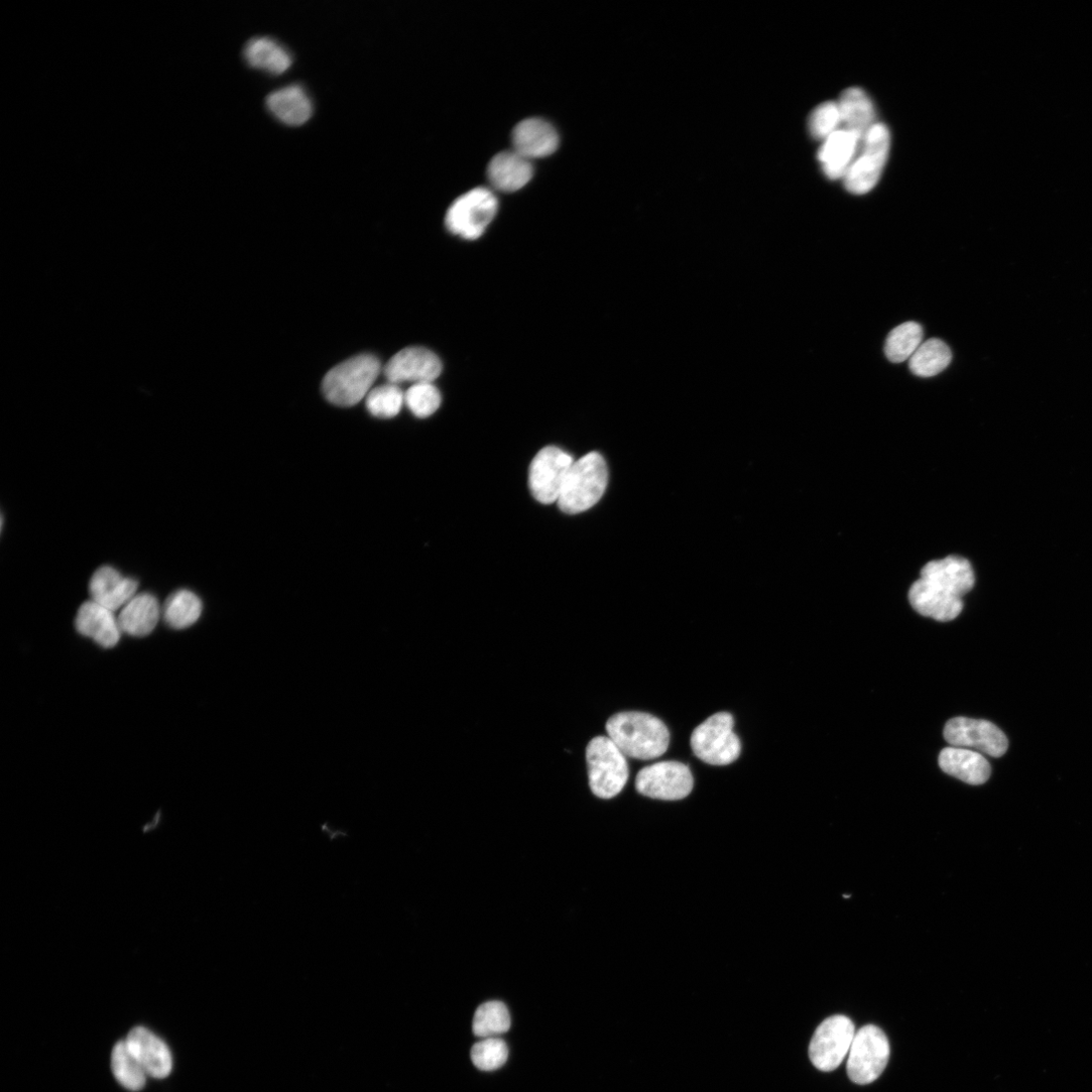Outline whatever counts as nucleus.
<instances>
[{
    "instance_id": "f257e3e1",
    "label": "nucleus",
    "mask_w": 1092,
    "mask_h": 1092,
    "mask_svg": "<svg viewBox=\"0 0 1092 1092\" xmlns=\"http://www.w3.org/2000/svg\"><path fill=\"white\" fill-rule=\"evenodd\" d=\"M975 584L970 563L960 557H948L927 564L921 579L909 589L913 608L923 616L947 622L963 610L962 598Z\"/></svg>"
},
{
    "instance_id": "f03ea898",
    "label": "nucleus",
    "mask_w": 1092,
    "mask_h": 1092,
    "mask_svg": "<svg viewBox=\"0 0 1092 1092\" xmlns=\"http://www.w3.org/2000/svg\"><path fill=\"white\" fill-rule=\"evenodd\" d=\"M606 732L625 757L640 761L661 757L670 745V733L664 723L644 712L613 715L606 723Z\"/></svg>"
},
{
    "instance_id": "7ed1b4c3",
    "label": "nucleus",
    "mask_w": 1092,
    "mask_h": 1092,
    "mask_svg": "<svg viewBox=\"0 0 1092 1092\" xmlns=\"http://www.w3.org/2000/svg\"><path fill=\"white\" fill-rule=\"evenodd\" d=\"M381 370V362L373 354L351 357L326 375L322 384L323 394L335 406L352 407L368 397Z\"/></svg>"
},
{
    "instance_id": "20e7f679",
    "label": "nucleus",
    "mask_w": 1092,
    "mask_h": 1092,
    "mask_svg": "<svg viewBox=\"0 0 1092 1092\" xmlns=\"http://www.w3.org/2000/svg\"><path fill=\"white\" fill-rule=\"evenodd\" d=\"M608 485V469L604 458L590 453L572 465L558 505L569 515L594 507L603 497Z\"/></svg>"
},
{
    "instance_id": "39448f33",
    "label": "nucleus",
    "mask_w": 1092,
    "mask_h": 1092,
    "mask_svg": "<svg viewBox=\"0 0 1092 1092\" xmlns=\"http://www.w3.org/2000/svg\"><path fill=\"white\" fill-rule=\"evenodd\" d=\"M732 714L718 712L697 726L691 737L695 756L706 764L726 766L734 763L742 752L741 741L734 732Z\"/></svg>"
},
{
    "instance_id": "423d86ee",
    "label": "nucleus",
    "mask_w": 1092,
    "mask_h": 1092,
    "mask_svg": "<svg viewBox=\"0 0 1092 1092\" xmlns=\"http://www.w3.org/2000/svg\"><path fill=\"white\" fill-rule=\"evenodd\" d=\"M589 785L601 800L617 797L626 785L629 769L626 757L609 737L594 738L586 749Z\"/></svg>"
},
{
    "instance_id": "0eeeda50",
    "label": "nucleus",
    "mask_w": 1092,
    "mask_h": 1092,
    "mask_svg": "<svg viewBox=\"0 0 1092 1092\" xmlns=\"http://www.w3.org/2000/svg\"><path fill=\"white\" fill-rule=\"evenodd\" d=\"M498 212V200L488 189L477 188L456 200L446 216L448 230L466 240L480 238Z\"/></svg>"
},
{
    "instance_id": "6e6552de",
    "label": "nucleus",
    "mask_w": 1092,
    "mask_h": 1092,
    "mask_svg": "<svg viewBox=\"0 0 1092 1092\" xmlns=\"http://www.w3.org/2000/svg\"><path fill=\"white\" fill-rule=\"evenodd\" d=\"M849 1053L848 1075L853 1082L865 1085L883 1073L889 1061L890 1045L881 1028L869 1024L856 1033Z\"/></svg>"
},
{
    "instance_id": "1a4fd4ad",
    "label": "nucleus",
    "mask_w": 1092,
    "mask_h": 1092,
    "mask_svg": "<svg viewBox=\"0 0 1092 1092\" xmlns=\"http://www.w3.org/2000/svg\"><path fill=\"white\" fill-rule=\"evenodd\" d=\"M863 143V152L845 176L846 189L855 195L867 194L877 185L888 157V129L883 124H875Z\"/></svg>"
},
{
    "instance_id": "9d476101",
    "label": "nucleus",
    "mask_w": 1092,
    "mask_h": 1092,
    "mask_svg": "<svg viewBox=\"0 0 1092 1092\" xmlns=\"http://www.w3.org/2000/svg\"><path fill=\"white\" fill-rule=\"evenodd\" d=\"M856 1035L854 1022L845 1015H834L817 1028L810 1046L813 1064L822 1071L837 1069L850 1052Z\"/></svg>"
},
{
    "instance_id": "9b49d317",
    "label": "nucleus",
    "mask_w": 1092,
    "mask_h": 1092,
    "mask_svg": "<svg viewBox=\"0 0 1092 1092\" xmlns=\"http://www.w3.org/2000/svg\"><path fill=\"white\" fill-rule=\"evenodd\" d=\"M944 737L955 748L974 749L993 758L1003 756L1008 748L1005 735L986 720L953 718L945 726Z\"/></svg>"
},
{
    "instance_id": "f8f14e48",
    "label": "nucleus",
    "mask_w": 1092,
    "mask_h": 1092,
    "mask_svg": "<svg viewBox=\"0 0 1092 1092\" xmlns=\"http://www.w3.org/2000/svg\"><path fill=\"white\" fill-rule=\"evenodd\" d=\"M694 785L690 769L675 761L655 763L641 769L635 780L636 791L649 799L681 801L686 799Z\"/></svg>"
},
{
    "instance_id": "ddd939ff",
    "label": "nucleus",
    "mask_w": 1092,
    "mask_h": 1092,
    "mask_svg": "<svg viewBox=\"0 0 1092 1092\" xmlns=\"http://www.w3.org/2000/svg\"><path fill=\"white\" fill-rule=\"evenodd\" d=\"M574 462L572 456L559 448L541 450L529 468V488L533 497L542 504L558 502Z\"/></svg>"
},
{
    "instance_id": "4468645a",
    "label": "nucleus",
    "mask_w": 1092,
    "mask_h": 1092,
    "mask_svg": "<svg viewBox=\"0 0 1092 1092\" xmlns=\"http://www.w3.org/2000/svg\"><path fill=\"white\" fill-rule=\"evenodd\" d=\"M443 373V362L432 350L424 347H407L394 355L386 364L384 374L391 384L433 383Z\"/></svg>"
},
{
    "instance_id": "2eb2a0df",
    "label": "nucleus",
    "mask_w": 1092,
    "mask_h": 1092,
    "mask_svg": "<svg viewBox=\"0 0 1092 1092\" xmlns=\"http://www.w3.org/2000/svg\"><path fill=\"white\" fill-rule=\"evenodd\" d=\"M125 1042L147 1075L162 1079L170 1074L172 1069L170 1051L166 1044L153 1033L143 1026H137L129 1033Z\"/></svg>"
},
{
    "instance_id": "dca6fc26",
    "label": "nucleus",
    "mask_w": 1092,
    "mask_h": 1092,
    "mask_svg": "<svg viewBox=\"0 0 1092 1092\" xmlns=\"http://www.w3.org/2000/svg\"><path fill=\"white\" fill-rule=\"evenodd\" d=\"M139 583L123 576L110 566H103L93 575L90 582L92 600L113 612L124 607L136 595Z\"/></svg>"
},
{
    "instance_id": "f3484780",
    "label": "nucleus",
    "mask_w": 1092,
    "mask_h": 1092,
    "mask_svg": "<svg viewBox=\"0 0 1092 1092\" xmlns=\"http://www.w3.org/2000/svg\"><path fill=\"white\" fill-rule=\"evenodd\" d=\"M513 150L532 160L554 154L560 144L556 128L549 122L531 118L520 122L512 133Z\"/></svg>"
},
{
    "instance_id": "a211bd4d",
    "label": "nucleus",
    "mask_w": 1092,
    "mask_h": 1092,
    "mask_svg": "<svg viewBox=\"0 0 1092 1092\" xmlns=\"http://www.w3.org/2000/svg\"><path fill=\"white\" fill-rule=\"evenodd\" d=\"M76 627L79 633L105 648L115 647L123 632L114 612L93 600L80 607Z\"/></svg>"
},
{
    "instance_id": "6ab92c4d",
    "label": "nucleus",
    "mask_w": 1092,
    "mask_h": 1092,
    "mask_svg": "<svg viewBox=\"0 0 1092 1092\" xmlns=\"http://www.w3.org/2000/svg\"><path fill=\"white\" fill-rule=\"evenodd\" d=\"M533 176L531 160L516 151L497 154L489 163L488 177L493 188L514 193L524 188Z\"/></svg>"
},
{
    "instance_id": "aec40b11",
    "label": "nucleus",
    "mask_w": 1092,
    "mask_h": 1092,
    "mask_svg": "<svg viewBox=\"0 0 1092 1092\" xmlns=\"http://www.w3.org/2000/svg\"><path fill=\"white\" fill-rule=\"evenodd\" d=\"M266 107L278 121L292 127L306 124L314 113L311 98L298 85H291L268 95Z\"/></svg>"
},
{
    "instance_id": "412c9836",
    "label": "nucleus",
    "mask_w": 1092,
    "mask_h": 1092,
    "mask_svg": "<svg viewBox=\"0 0 1092 1092\" xmlns=\"http://www.w3.org/2000/svg\"><path fill=\"white\" fill-rule=\"evenodd\" d=\"M939 765L945 773L970 785H982L991 775L990 764L984 756L968 749H944Z\"/></svg>"
},
{
    "instance_id": "4be33fe9",
    "label": "nucleus",
    "mask_w": 1092,
    "mask_h": 1092,
    "mask_svg": "<svg viewBox=\"0 0 1092 1092\" xmlns=\"http://www.w3.org/2000/svg\"><path fill=\"white\" fill-rule=\"evenodd\" d=\"M161 615L157 598L150 593H141L123 607L118 620L123 632L134 637H145L154 631Z\"/></svg>"
},
{
    "instance_id": "5701e85b",
    "label": "nucleus",
    "mask_w": 1092,
    "mask_h": 1092,
    "mask_svg": "<svg viewBox=\"0 0 1092 1092\" xmlns=\"http://www.w3.org/2000/svg\"><path fill=\"white\" fill-rule=\"evenodd\" d=\"M860 143L855 134L845 129L836 131L825 140L819 152V159L829 178L838 179L846 176Z\"/></svg>"
},
{
    "instance_id": "b1692460",
    "label": "nucleus",
    "mask_w": 1092,
    "mask_h": 1092,
    "mask_svg": "<svg viewBox=\"0 0 1092 1092\" xmlns=\"http://www.w3.org/2000/svg\"><path fill=\"white\" fill-rule=\"evenodd\" d=\"M243 56L249 67L273 76L286 73L292 57L287 49L269 37L253 38L245 45Z\"/></svg>"
},
{
    "instance_id": "393cba45",
    "label": "nucleus",
    "mask_w": 1092,
    "mask_h": 1092,
    "mask_svg": "<svg viewBox=\"0 0 1092 1092\" xmlns=\"http://www.w3.org/2000/svg\"><path fill=\"white\" fill-rule=\"evenodd\" d=\"M838 105L842 123L846 126L845 130L852 132L861 142H864L875 125L874 109L868 96L860 89H848L843 93Z\"/></svg>"
},
{
    "instance_id": "a878e982",
    "label": "nucleus",
    "mask_w": 1092,
    "mask_h": 1092,
    "mask_svg": "<svg viewBox=\"0 0 1092 1092\" xmlns=\"http://www.w3.org/2000/svg\"><path fill=\"white\" fill-rule=\"evenodd\" d=\"M952 360L949 346L940 339L924 342L909 359V370L915 376L932 378L945 371Z\"/></svg>"
},
{
    "instance_id": "bb28decb",
    "label": "nucleus",
    "mask_w": 1092,
    "mask_h": 1092,
    "mask_svg": "<svg viewBox=\"0 0 1092 1092\" xmlns=\"http://www.w3.org/2000/svg\"><path fill=\"white\" fill-rule=\"evenodd\" d=\"M203 603L194 592L183 589L172 593L164 603L162 616L165 623L176 630L194 625L201 617Z\"/></svg>"
},
{
    "instance_id": "cd10ccee",
    "label": "nucleus",
    "mask_w": 1092,
    "mask_h": 1092,
    "mask_svg": "<svg viewBox=\"0 0 1092 1092\" xmlns=\"http://www.w3.org/2000/svg\"><path fill=\"white\" fill-rule=\"evenodd\" d=\"M924 332L919 323L906 322L894 328L885 343L886 357L893 363H901L915 354L923 344Z\"/></svg>"
},
{
    "instance_id": "c85d7f7f",
    "label": "nucleus",
    "mask_w": 1092,
    "mask_h": 1092,
    "mask_svg": "<svg viewBox=\"0 0 1092 1092\" xmlns=\"http://www.w3.org/2000/svg\"><path fill=\"white\" fill-rule=\"evenodd\" d=\"M511 1026V1017L507 1006L501 1001H489L478 1007L474 1020L475 1036L487 1039L507 1033Z\"/></svg>"
},
{
    "instance_id": "c756f323",
    "label": "nucleus",
    "mask_w": 1092,
    "mask_h": 1092,
    "mask_svg": "<svg viewBox=\"0 0 1092 1092\" xmlns=\"http://www.w3.org/2000/svg\"><path fill=\"white\" fill-rule=\"evenodd\" d=\"M112 1068L115 1077L125 1088L138 1091L146 1083V1072L129 1051L126 1042H119L112 1054Z\"/></svg>"
},
{
    "instance_id": "7c9ffc66",
    "label": "nucleus",
    "mask_w": 1092,
    "mask_h": 1092,
    "mask_svg": "<svg viewBox=\"0 0 1092 1092\" xmlns=\"http://www.w3.org/2000/svg\"><path fill=\"white\" fill-rule=\"evenodd\" d=\"M405 404V394L395 384H387L373 389L367 397L368 411L380 419L396 417Z\"/></svg>"
},
{
    "instance_id": "2f4dec72",
    "label": "nucleus",
    "mask_w": 1092,
    "mask_h": 1092,
    "mask_svg": "<svg viewBox=\"0 0 1092 1092\" xmlns=\"http://www.w3.org/2000/svg\"><path fill=\"white\" fill-rule=\"evenodd\" d=\"M509 1050L500 1038H487L474 1045L471 1058L474 1065L482 1071H494L501 1068L508 1060Z\"/></svg>"
},
{
    "instance_id": "473e14b6",
    "label": "nucleus",
    "mask_w": 1092,
    "mask_h": 1092,
    "mask_svg": "<svg viewBox=\"0 0 1092 1092\" xmlns=\"http://www.w3.org/2000/svg\"><path fill=\"white\" fill-rule=\"evenodd\" d=\"M405 405L418 418H429L442 405V395L433 383L413 385L405 394Z\"/></svg>"
},
{
    "instance_id": "72a5a7b5",
    "label": "nucleus",
    "mask_w": 1092,
    "mask_h": 1092,
    "mask_svg": "<svg viewBox=\"0 0 1092 1092\" xmlns=\"http://www.w3.org/2000/svg\"><path fill=\"white\" fill-rule=\"evenodd\" d=\"M841 123L842 117L839 105L829 102L815 110L810 119V130L815 138L826 140L838 131L837 128Z\"/></svg>"
}]
</instances>
